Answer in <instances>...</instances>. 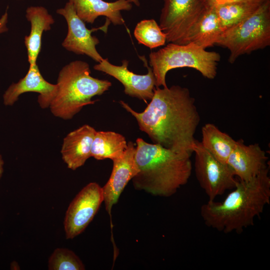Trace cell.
Masks as SVG:
<instances>
[{"instance_id":"obj_4","label":"cell","mask_w":270,"mask_h":270,"mask_svg":"<svg viewBox=\"0 0 270 270\" xmlns=\"http://www.w3.org/2000/svg\"><path fill=\"white\" fill-rule=\"evenodd\" d=\"M56 90L49 108L55 116L71 120L84 106L94 104L92 98L108 90L112 82L91 76L88 63L70 62L62 68L57 79Z\"/></svg>"},{"instance_id":"obj_25","label":"cell","mask_w":270,"mask_h":270,"mask_svg":"<svg viewBox=\"0 0 270 270\" xmlns=\"http://www.w3.org/2000/svg\"><path fill=\"white\" fill-rule=\"evenodd\" d=\"M8 14L7 11L0 18V34L6 32L8 30L7 23Z\"/></svg>"},{"instance_id":"obj_22","label":"cell","mask_w":270,"mask_h":270,"mask_svg":"<svg viewBox=\"0 0 270 270\" xmlns=\"http://www.w3.org/2000/svg\"><path fill=\"white\" fill-rule=\"evenodd\" d=\"M134 34L139 44L150 49L164 46L166 42V34L153 19L144 20L138 22Z\"/></svg>"},{"instance_id":"obj_3","label":"cell","mask_w":270,"mask_h":270,"mask_svg":"<svg viewBox=\"0 0 270 270\" xmlns=\"http://www.w3.org/2000/svg\"><path fill=\"white\" fill-rule=\"evenodd\" d=\"M190 157L138 138L135 152L138 172L132 180L134 188L155 196H172L188 181L192 171Z\"/></svg>"},{"instance_id":"obj_10","label":"cell","mask_w":270,"mask_h":270,"mask_svg":"<svg viewBox=\"0 0 270 270\" xmlns=\"http://www.w3.org/2000/svg\"><path fill=\"white\" fill-rule=\"evenodd\" d=\"M56 13L63 16L68 24V33L62 45L66 50L77 54H85L98 63L104 58L97 51L96 46L100 43L99 40L92 35L93 32L102 30L107 32L110 23L108 18L102 26L88 28L85 22L76 14L72 4L69 1L64 8L56 10Z\"/></svg>"},{"instance_id":"obj_9","label":"cell","mask_w":270,"mask_h":270,"mask_svg":"<svg viewBox=\"0 0 270 270\" xmlns=\"http://www.w3.org/2000/svg\"><path fill=\"white\" fill-rule=\"evenodd\" d=\"M103 202L102 187L96 182H90L80 190L66 213L64 224L66 239H72L84 230Z\"/></svg>"},{"instance_id":"obj_17","label":"cell","mask_w":270,"mask_h":270,"mask_svg":"<svg viewBox=\"0 0 270 270\" xmlns=\"http://www.w3.org/2000/svg\"><path fill=\"white\" fill-rule=\"evenodd\" d=\"M26 17L31 26L30 34L24 37V44L28 62L30 64H32L36 63L41 50L42 34L51 29L54 20L47 9L42 6L28 7L26 11Z\"/></svg>"},{"instance_id":"obj_20","label":"cell","mask_w":270,"mask_h":270,"mask_svg":"<svg viewBox=\"0 0 270 270\" xmlns=\"http://www.w3.org/2000/svg\"><path fill=\"white\" fill-rule=\"evenodd\" d=\"M128 146L125 137L112 131L96 132L91 149V157L96 160H112L122 156Z\"/></svg>"},{"instance_id":"obj_11","label":"cell","mask_w":270,"mask_h":270,"mask_svg":"<svg viewBox=\"0 0 270 270\" xmlns=\"http://www.w3.org/2000/svg\"><path fill=\"white\" fill-rule=\"evenodd\" d=\"M144 65L148 68L146 74H138L128 69V61L124 60L121 66L110 63L107 58L95 64L93 68L96 70L108 74L122 83L124 93L132 97L143 100L145 102L152 98L156 86V78L152 70L148 64L144 56H139Z\"/></svg>"},{"instance_id":"obj_8","label":"cell","mask_w":270,"mask_h":270,"mask_svg":"<svg viewBox=\"0 0 270 270\" xmlns=\"http://www.w3.org/2000/svg\"><path fill=\"white\" fill-rule=\"evenodd\" d=\"M159 26L166 42L186 44L188 34L204 7L200 0H163Z\"/></svg>"},{"instance_id":"obj_5","label":"cell","mask_w":270,"mask_h":270,"mask_svg":"<svg viewBox=\"0 0 270 270\" xmlns=\"http://www.w3.org/2000/svg\"><path fill=\"white\" fill-rule=\"evenodd\" d=\"M149 58L156 78V87H166V75L168 71L176 68H192L206 78H214L220 55L216 52L207 51L193 42L186 44L169 43L158 50L152 52Z\"/></svg>"},{"instance_id":"obj_21","label":"cell","mask_w":270,"mask_h":270,"mask_svg":"<svg viewBox=\"0 0 270 270\" xmlns=\"http://www.w3.org/2000/svg\"><path fill=\"white\" fill-rule=\"evenodd\" d=\"M264 0L238 2L215 8L222 32L251 16Z\"/></svg>"},{"instance_id":"obj_6","label":"cell","mask_w":270,"mask_h":270,"mask_svg":"<svg viewBox=\"0 0 270 270\" xmlns=\"http://www.w3.org/2000/svg\"><path fill=\"white\" fill-rule=\"evenodd\" d=\"M230 52L228 62L270 46V0H265L251 16L224 31L216 44Z\"/></svg>"},{"instance_id":"obj_14","label":"cell","mask_w":270,"mask_h":270,"mask_svg":"<svg viewBox=\"0 0 270 270\" xmlns=\"http://www.w3.org/2000/svg\"><path fill=\"white\" fill-rule=\"evenodd\" d=\"M266 152L255 143L246 145L242 139L236 140L226 164L240 180L248 181L268 168Z\"/></svg>"},{"instance_id":"obj_2","label":"cell","mask_w":270,"mask_h":270,"mask_svg":"<svg viewBox=\"0 0 270 270\" xmlns=\"http://www.w3.org/2000/svg\"><path fill=\"white\" fill-rule=\"evenodd\" d=\"M268 168L253 178L238 180L222 202L208 200L200 207L206 226L226 234L241 233L254 224L270 202V177Z\"/></svg>"},{"instance_id":"obj_1","label":"cell","mask_w":270,"mask_h":270,"mask_svg":"<svg viewBox=\"0 0 270 270\" xmlns=\"http://www.w3.org/2000/svg\"><path fill=\"white\" fill-rule=\"evenodd\" d=\"M122 106L136 120L139 128L154 144L191 156L194 136L200 118L195 99L185 87H156L150 102L138 112L120 100Z\"/></svg>"},{"instance_id":"obj_19","label":"cell","mask_w":270,"mask_h":270,"mask_svg":"<svg viewBox=\"0 0 270 270\" xmlns=\"http://www.w3.org/2000/svg\"><path fill=\"white\" fill-rule=\"evenodd\" d=\"M202 134L200 142L204 148L216 160L226 164L236 140L212 123H207L202 127Z\"/></svg>"},{"instance_id":"obj_7","label":"cell","mask_w":270,"mask_h":270,"mask_svg":"<svg viewBox=\"0 0 270 270\" xmlns=\"http://www.w3.org/2000/svg\"><path fill=\"white\" fill-rule=\"evenodd\" d=\"M193 152L195 175L208 200H214L226 191L236 187L238 180L230 167L216 160L197 140Z\"/></svg>"},{"instance_id":"obj_23","label":"cell","mask_w":270,"mask_h":270,"mask_svg":"<svg viewBox=\"0 0 270 270\" xmlns=\"http://www.w3.org/2000/svg\"><path fill=\"white\" fill-rule=\"evenodd\" d=\"M48 268L50 270H84L85 266L79 257L72 250L57 248L50 256Z\"/></svg>"},{"instance_id":"obj_26","label":"cell","mask_w":270,"mask_h":270,"mask_svg":"<svg viewBox=\"0 0 270 270\" xmlns=\"http://www.w3.org/2000/svg\"><path fill=\"white\" fill-rule=\"evenodd\" d=\"M4 172V161L0 152V180L2 178Z\"/></svg>"},{"instance_id":"obj_15","label":"cell","mask_w":270,"mask_h":270,"mask_svg":"<svg viewBox=\"0 0 270 270\" xmlns=\"http://www.w3.org/2000/svg\"><path fill=\"white\" fill-rule=\"evenodd\" d=\"M96 130L84 124L69 132L64 138L60 153L68 168L76 170L91 157L92 142Z\"/></svg>"},{"instance_id":"obj_16","label":"cell","mask_w":270,"mask_h":270,"mask_svg":"<svg viewBox=\"0 0 270 270\" xmlns=\"http://www.w3.org/2000/svg\"><path fill=\"white\" fill-rule=\"evenodd\" d=\"M78 16L84 22L93 24L100 16H104L114 25L124 24L122 10H130L132 6L128 0L108 2L103 0H69Z\"/></svg>"},{"instance_id":"obj_28","label":"cell","mask_w":270,"mask_h":270,"mask_svg":"<svg viewBox=\"0 0 270 270\" xmlns=\"http://www.w3.org/2000/svg\"></svg>"},{"instance_id":"obj_27","label":"cell","mask_w":270,"mask_h":270,"mask_svg":"<svg viewBox=\"0 0 270 270\" xmlns=\"http://www.w3.org/2000/svg\"><path fill=\"white\" fill-rule=\"evenodd\" d=\"M131 3H134L136 6H140V2L139 0H128Z\"/></svg>"},{"instance_id":"obj_12","label":"cell","mask_w":270,"mask_h":270,"mask_svg":"<svg viewBox=\"0 0 270 270\" xmlns=\"http://www.w3.org/2000/svg\"><path fill=\"white\" fill-rule=\"evenodd\" d=\"M135 152V144L130 141L128 142L127 148L123 155L112 160L113 168L110 176L102 187L104 202L109 214L128 182L138 172Z\"/></svg>"},{"instance_id":"obj_13","label":"cell","mask_w":270,"mask_h":270,"mask_svg":"<svg viewBox=\"0 0 270 270\" xmlns=\"http://www.w3.org/2000/svg\"><path fill=\"white\" fill-rule=\"evenodd\" d=\"M56 90V84L46 80L39 70L36 63L30 64L26 76L16 83L10 85L3 94V103L6 106H12L20 96L28 92L39 94L38 102L42 108H49Z\"/></svg>"},{"instance_id":"obj_18","label":"cell","mask_w":270,"mask_h":270,"mask_svg":"<svg viewBox=\"0 0 270 270\" xmlns=\"http://www.w3.org/2000/svg\"><path fill=\"white\" fill-rule=\"evenodd\" d=\"M222 32L216 8H204L188 34L186 44L193 42L206 49L216 44Z\"/></svg>"},{"instance_id":"obj_24","label":"cell","mask_w":270,"mask_h":270,"mask_svg":"<svg viewBox=\"0 0 270 270\" xmlns=\"http://www.w3.org/2000/svg\"><path fill=\"white\" fill-rule=\"evenodd\" d=\"M204 8H216L219 6L228 4L251 0H200Z\"/></svg>"}]
</instances>
